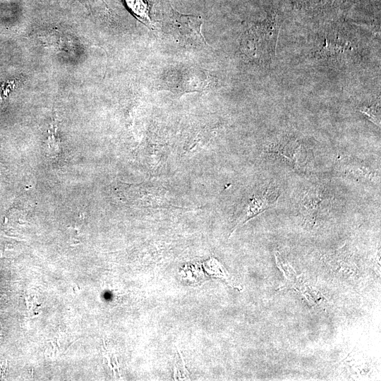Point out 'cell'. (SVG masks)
Segmentation results:
<instances>
[{"label":"cell","mask_w":381,"mask_h":381,"mask_svg":"<svg viewBox=\"0 0 381 381\" xmlns=\"http://www.w3.org/2000/svg\"><path fill=\"white\" fill-rule=\"evenodd\" d=\"M202 19L200 16L182 14L169 6V12L164 20L167 33L186 45L208 47L201 32Z\"/></svg>","instance_id":"1"},{"label":"cell","mask_w":381,"mask_h":381,"mask_svg":"<svg viewBox=\"0 0 381 381\" xmlns=\"http://www.w3.org/2000/svg\"><path fill=\"white\" fill-rule=\"evenodd\" d=\"M174 76V75H171ZM174 82L167 85V89L181 94L188 92H200L210 84L208 73L200 68H190L174 73Z\"/></svg>","instance_id":"2"},{"label":"cell","mask_w":381,"mask_h":381,"mask_svg":"<svg viewBox=\"0 0 381 381\" xmlns=\"http://www.w3.org/2000/svg\"><path fill=\"white\" fill-rule=\"evenodd\" d=\"M272 195V189L267 188L263 193L254 195L253 198L249 199L241 210L231 234L253 217L272 206L278 198V197L273 198Z\"/></svg>","instance_id":"3"},{"label":"cell","mask_w":381,"mask_h":381,"mask_svg":"<svg viewBox=\"0 0 381 381\" xmlns=\"http://www.w3.org/2000/svg\"><path fill=\"white\" fill-rule=\"evenodd\" d=\"M274 256L277 265L284 276V282L279 287L280 289L292 288L303 295L310 304H315L310 294L307 291L308 287L301 277L296 274L294 270L289 264L284 263L281 260L277 252L275 253Z\"/></svg>","instance_id":"4"},{"label":"cell","mask_w":381,"mask_h":381,"mask_svg":"<svg viewBox=\"0 0 381 381\" xmlns=\"http://www.w3.org/2000/svg\"><path fill=\"white\" fill-rule=\"evenodd\" d=\"M124 3L138 20L152 29L153 23L150 16V5L146 0H124Z\"/></svg>","instance_id":"5"},{"label":"cell","mask_w":381,"mask_h":381,"mask_svg":"<svg viewBox=\"0 0 381 381\" xmlns=\"http://www.w3.org/2000/svg\"><path fill=\"white\" fill-rule=\"evenodd\" d=\"M358 110L364 114L369 121L373 122L377 126H380V101L370 104H364L360 106Z\"/></svg>","instance_id":"6"}]
</instances>
